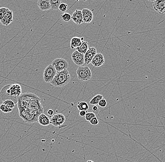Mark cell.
<instances>
[{"label":"cell","instance_id":"cell-15","mask_svg":"<svg viewBox=\"0 0 165 162\" xmlns=\"http://www.w3.org/2000/svg\"><path fill=\"white\" fill-rule=\"evenodd\" d=\"M37 4L41 11H46L51 9L50 0H38Z\"/></svg>","mask_w":165,"mask_h":162},{"label":"cell","instance_id":"cell-17","mask_svg":"<svg viewBox=\"0 0 165 162\" xmlns=\"http://www.w3.org/2000/svg\"><path fill=\"white\" fill-rule=\"evenodd\" d=\"M38 122L40 125L43 126H47L50 124V119L49 118L43 113L39 115Z\"/></svg>","mask_w":165,"mask_h":162},{"label":"cell","instance_id":"cell-3","mask_svg":"<svg viewBox=\"0 0 165 162\" xmlns=\"http://www.w3.org/2000/svg\"><path fill=\"white\" fill-rule=\"evenodd\" d=\"M71 80V76L67 70L57 72L56 76L50 82L51 85L56 87H62L69 84Z\"/></svg>","mask_w":165,"mask_h":162},{"label":"cell","instance_id":"cell-14","mask_svg":"<svg viewBox=\"0 0 165 162\" xmlns=\"http://www.w3.org/2000/svg\"><path fill=\"white\" fill-rule=\"evenodd\" d=\"M84 23L88 24L93 21V15L91 10L89 9H83L82 10Z\"/></svg>","mask_w":165,"mask_h":162},{"label":"cell","instance_id":"cell-2","mask_svg":"<svg viewBox=\"0 0 165 162\" xmlns=\"http://www.w3.org/2000/svg\"><path fill=\"white\" fill-rule=\"evenodd\" d=\"M22 88L18 84L7 85L3 87L0 91V98L3 101L11 100L17 104L18 99L22 95Z\"/></svg>","mask_w":165,"mask_h":162},{"label":"cell","instance_id":"cell-32","mask_svg":"<svg viewBox=\"0 0 165 162\" xmlns=\"http://www.w3.org/2000/svg\"><path fill=\"white\" fill-rule=\"evenodd\" d=\"M53 111L52 109H49V110H48V111H47V114L48 115H49V116H52V115H53Z\"/></svg>","mask_w":165,"mask_h":162},{"label":"cell","instance_id":"cell-21","mask_svg":"<svg viewBox=\"0 0 165 162\" xmlns=\"http://www.w3.org/2000/svg\"><path fill=\"white\" fill-rule=\"evenodd\" d=\"M76 107L80 111H87L89 109V105L87 104V103L85 102H79Z\"/></svg>","mask_w":165,"mask_h":162},{"label":"cell","instance_id":"cell-5","mask_svg":"<svg viewBox=\"0 0 165 162\" xmlns=\"http://www.w3.org/2000/svg\"><path fill=\"white\" fill-rule=\"evenodd\" d=\"M57 71L52 64L47 66L43 72V78L46 82H50L56 76Z\"/></svg>","mask_w":165,"mask_h":162},{"label":"cell","instance_id":"cell-29","mask_svg":"<svg viewBox=\"0 0 165 162\" xmlns=\"http://www.w3.org/2000/svg\"><path fill=\"white\" fill-rule=\"evenodd\" d=\"M90 123L92 125L96 126L97 125L99 122V120H98V119L96 117H94V118H93L90 121Z\"/></svg>","mask_w":165,"mask_h":162},{"label":"cell","instance_id":"cell-7","mask_svg":"<svg viewBox=\"0 0 165 162\" xmlns=\"http://www.w3.org/2000/svg\"><path fill=\"white\" fill-rule=\"evenodd\" d=\"M66 119L64 114L58 113L53 115L50 119V124L55 127H59L65 122Z\"/></svg>","mask_w":165,"mask_h":162},{"label":"cell","instance_id":"cell-26","mask_svg":"<svg viewBox=\"0 0 165 162\" xmlns=\"http://www.w3.org/2000/svg\"><path fill=\"white\" fill-rule=\"evenodd\" d=\"M96 115L93 113H87L85 116V119L87 122H90L93 118L95 117Z\"/></svg>","mask_w":165,"mask_h":162},{"label":"cell","instance_id":"cell-22","mask_svg":"<svg viewBox=\"0 0 165 162\" xmlns=\"http://www.w3.org/2000/svg\"><path fill=\"white\" fill-rule=\"evenodd\" d=\"M0 110L3 111V113H9L13 111V109L9 108V107L3 103L0 105Z\"/></svg>","mask_w":165,"mask_h":162},{"label":"cell","instance_id":"cell-19","mask_svg":"<svg viewBox=\"0 0 165 162\" xmlns=\"http://www.w3.org/2000/svg\"><path fill=\"white\" fill-rule=\"evenodd\" d=\"M51 4V9L53 10H57L59 9V7L62 3V0H50Z\"/></svg>","mask_w":165,"mask_h":162},{"label":"cell","instance_id":"cell-18","mask_svg":"<svg viewBox=\"0 0 165 162\" xmlns=\"http://www.w3.org/2000/svg\"><path fill=\"white\" fill-rule=\"evenodd\" d=\"M89 49V44L87 41H83L81 45L76 48V51L85 55Z\"/></svg>","mask_w":165,"mask_h":162},{"label":"cell","instance_id":"cell-1","mask_svg":"<svg viewBox=\"0 0 165 162\" xmlns=\"http://www.w3.org/2000/svg\"><path fill=\"white\" fill-rule=\"evenodd\" d=\"M41 99L32 93H25L21 95L17 102L19 116L26 123L38 122L40 114L44 109Z\"/></svg>","mask_w":165,"mask_h":162},{"label":"cell","instance_id":"cell-31","mask_svg":"<svg viewBox=\"0 0 165 162\" xmlns=\"http://www.w3.org/2000/svg\"><path fill=\"white\" fill-rule=\"evenodd\" d=\"M87 113V111H80V112H79V115H80L81 117H84L85 116Z\"/></svg>","mask_w":165,"mask_h":162},{"label":"cell","instance_id":"cell-12","mask_svg":"<svg viewBox=\"0 0 165 162\" xmlns=\"http://www.w3.org/2000/svg\"><path fill=\"white\" fill-rule=\"evenodd\" d=\"M71 19L76 24L78 25H80L84 23L82 10L78 9L75 10L71 16Z\"/></svg>","mask_w":165,"mask_h":162},{"label":"cell","instance_id":"cell-28","mask_svg":"<svg viewBox=\"0 0 165 162\" xmlns=\"http://www.w3.org/2000/svg\"><path fill=\"white\" fill-rule=\"evenodd\" d=\"M98 105H99L100 107H105L107 105V101L105 99H102L101 100L99 103Z\"/></svg>","mask_w":165,"mask_h":162},{"label":"cell","instance_id":"cell-8","mask_svg":"<svg viewBox=\"0 0 165 162\" xmlns=\"http://www.w3.org/2000/svg\"><path fill=\"white\" fill-rule=\"evenodd\" d=\"M71 58L73 61L77 66H82L85 63V57L84 54L80 53L78 51H76L71 55Z\"/></svg>","mask_w":165,"mask_h":162},{"label":"cell","instance_id":"cell-33","mask_svg":"<svg viewBox=\"0 0 165 162\" xmlns=\"http://www.w3.org/2000/svg\"><path fill=\"white\" fill-rule=\"evenodd\" d=\"M87 162H93V161H92V160H88L87 161Z\"/></svg>","mask_w":165,"mask_h":162},{"label":"cell","instance_id":"cell-24","mask_svg":"<svg viewBox=\"0 0 165 162\" xmlns=\"http://www.w3.org/2000/svg\"><path fill=\"white\" fill-rule=\"evenodd\" d=\"M9 9L5 7L0 8V20L4 18Z\"/></svg>","mask_w":165,"mask_h":162},{"label":"cell","instance_id":"cell-10","mask_svg":"<svg viewBox=\"0 0 165 162\" xmlns=\"http://www.w3.org/2000/svg\"><path fill=\"white\" fill-rule=\"evenodd\" d=\"M97 54V50L95 47H90L86 53L84 55L85 57V63L89 64L91 63V61Z\"/></svg>","mask_w":165,"mask_h":162},{"label":"cell","instance_id":"cell-20","mask_svg":"<svg viewBox=\"0 0 165 162\" xmlns=\"http://www.w3.org/2000/svg\"><path fill=\"white\" fill-rule=\"evenodd\" d=\"M103 99V96L100 94H98L94 96L93 99H91L90 101V104L91 105H97L99 104V103L100 101V100Z\"/></svg>","mask_w":165,"mask_h":162},{"label":"cell","instance_id":"cell-27","mask_svg":"<svg viewBox=\"0 0 165 162\" xmlns=\"http://www.w3.org/2000/svg\"><path fill=\"white\" fill-rule=\"evenodd\" d=\"M68 5L64 3H62L59 7V9L61 11H66L67 10Z\"/></svg>","mask_w":165,"mask_h":162},{"label":"cell","instance_id":"cell-16","mask_svg":"<svg viewBox=\"0 0 165 162\" xmlns=\"http://www.w3.org/2000/svg\"><path fill=\"white\" fill-rule=\"evenodd\" d=\"M83 41H84V38H80L79 37H74L71 38L70 42V46L71 49H75L78 48L81 45Z\"/></svg>","mask_w":165,"mask_h":162},{"label":"cell","instance_id":"cell-11","mask_svg":"<svg viewBox=\"0 0 165 162\" xmlns=\"http://www.w3.org/2000/svg\"><path fill=\"white\" fill-rule=\"evenodd\" d=\"M104 63V57L101 53H97L91 62V64L95 67H101Z\"/></svg>","mask_w":165,"mask_h":162},{"label":"cell","instance_id":"cell-23","mask_svg":"<svg viewBox=\"0 0 165 162\" xmlns=\"http://www.w3.org/2000/svg\"><path fill=\"white\" fill-rule=\"evenodd\" d=\"M3 104H4L12 109H13V108L15 107V103L11 100H5L4 101H3Z\"/></svg>","mask_w":165,"mask_h":162},{"label":"cell","instance_id":"cell-6","mask_svg":"<svg viewBox=\"0 0 165 162\" xmlns=\"http://www.w3.org/2000/svg\"><path fill=\"white\" fill-rule=\"evenodd\" d=\"M52 64L55 68L57 72L67 70L69 67V63L67 61L62 58H57L53 61Z\"/></svg>","mask_w":165,"mask_h":162},{"label":"cell","instance_id":"cell-30","mask_svg":"<svg viewBox=\"0 0 165 162\" xmlns=\"http://www.w3.org/2000/svg\"><path fill=\"white\" fill-rule=\"evenodd\" d=\"M92 110H93V113H94L95 114H97L99 112V109L98 107L97 106V105H95L92 108Z\"/></svg>","mask_w":165,"mask_h":162},{"label":"cell","instance_id":"cell-9","mask_svg":"<svg viewBox=\"0 0 165 162\" xmlns=\"http://www.w3.org/2000/svg\"><path fill=\"white\" fill-rule=\"evenodd\" d=\"M153 7L159 14H165V0H155L153 1Z\"/></svg>","mask_w":165,"mask_h":162},{"label":"cell","instance_id":"cell-34","mask_svg":"<svg viewBox=\"0 0 165 162\" xmlns=\"http://www.w3.org/2000/svg\"><path fill=\"white\" fill-rule=\"evenodd\" d=\"M147 1H155V0H147Z\"/></svg>","mask_w":165,"mask_h":162},{"label":"cell","instance_id":"cell-25","mask_svg":"<svg viewBox=\"0 0 165 162\" xmlns=\"http://www.w3.org/2000/svg\"><path fill=\"white\" fill-rule=\"evenodd\" d=\"M61 18L63 19L64 21L68 22L71 20V16L69 13H64L62 15H61Z\"/></svg>","mask_w":165,"mask_h":162},{"label":"cell","instance_id":"cell-13","mask_svg":"<svg viewBox=\"0 0 165 162\" xmlns=\"http://www.w3.org/2000/svg\"><path fill=\"white\" fill-rule=\"evenodd\" d=\"M13 21V12L9 9L4 18L0 20V22L3 26H8Z\"/></svg>","mask_w":165,"mask_h":162},{"label":"cell","instance_id":"cell-4","mask_svg":"<svg viewBox=\"0 0 165 162\" xmlns=\"http://www.w3.org/2000/svg\"><path fill=\"white\" fill-rule=\"evenodd\" d=\"M76 74L78 79L81 81H88L92 77L91 70L88 66L79 67L76 70Z\"/></svg>","mask_w":165,"mask_h":162}]
</instances>
